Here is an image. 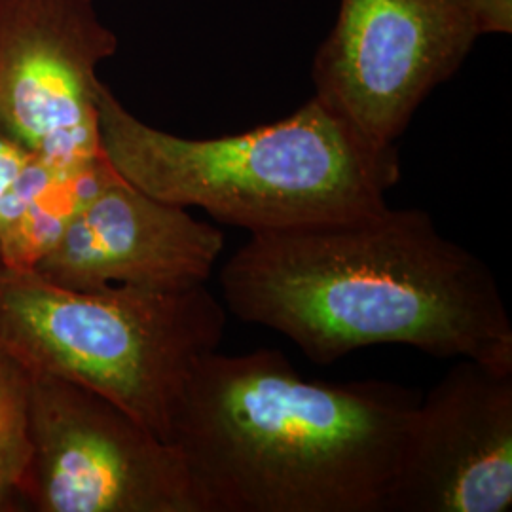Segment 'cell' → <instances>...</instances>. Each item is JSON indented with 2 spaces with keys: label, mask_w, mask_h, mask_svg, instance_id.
Wrapping results in <instances>:
<instances>
[{
  "label": "cell",
  "mask_w": 512,
  "mask_h": 512,
  "mask_svg": "<svg viewBox=\"0 0 512 512\" xmlns=\"http://www.w3.org/2000/svg\"><path fill=\"white\" fill-rule=\"evenodd\" d=\"M222 247L213 224L148 196L109 164L35 272L74 291H181L207 283Z\"/></svg>",
  "instance_id": "cell-9"
},
{
  "label": "cell",
  "mask_w": 512,
  "mask_h": 512,
  "mask_svg": "<svg viewBox=\"0 0 512 512\" xmlns=\"http://www.w3.org/2000/svg\"><path fill=\"white\" fill-rule=\"evenodd\" d=\"M418 395L304 380L277 349L207 353L171 439L205 512H385Z\"/></svg>",
  "instance_id": "cell-2"
},
{
  "label": "cell",
  "mask_w": 512,
  "mask_h": 512,
  "mask_svg": "<svg viewBox=\"0 0 512 512\" xmlns=\"http://www.w3.org/2000/svg\"><path fill=\"white\" fill-rule=\"evenodd\" d=\"M97 110L101 150L120 177L249 234L365 217L401 179L397 147L366 143L315 95L285 120L215 139L148 126L101 80Z\"/></svg>",
  "instance_id": "cell-3"
},
{
  "label": "cell",
  "mask_w": 512,
  "mask_h": 512,
  "mask_svg": "<svg viewBox=\"0 0 512 512\" xmlns=\"http://www.w3.org/2000/svg\"><path fill=\"white\" fill-rule=\"evenodd\" d=\"M29 370L0 349V512L21 511L19 484L29 459Z\"/></svg>",
  "instance_id": "cell-11"
},
{
  "label": "cell",
  "mask_w": 512,
  "mask_h": 512,
  "mask_svg": "<svg viewBox=\"0 0 512 512\" xmlns=\"http://www.w3.org/2000/svg\"><path fill=\"white\" fill-rule=\"evenodd\" d=\"M226 311L205 287L74 291L35 270H0V349L29 372L84 385L169 442L198 361Z\"/></svg>",
  "instance_id": "cell-4"
},
{
  "label": "cell",
  "mask_w": 512,
  "mask_h": 512,
  "mask_svg": "<svg viewBox=\"0 0 512 512\" xmlns=\"http://www.w3.org/2000/svg\"><path fill=\"white\" fill-rule=\"evenodd\" d=\"M107 169V158L61 169L33 156L0 202V270H35Z\"/></svg>",
  "instance_id": "cell-10"
},
{
  "label": "cell",
  "mask_w": 512,
  "mask_h": 512,
  "mask_svg": "<svg viewBox=\"0 0 512 512\" xmlns=\"http://www.w3.org/2000/svg\"><path fill=\"white\" fill-rule=\"evenodd\" d=\"M238 319L281 332L317 365L408 346L512 372V323L490 266L421 209L251 234L220 270Z\"/></svg>",
  "instance_id": "cell-1"
},
{
  "label": "cell",
  "mask_w": 512,
  "mask_h": 512,
  "mask_svg": "<svg viewBox=\"0 0 512 512\" xmlns=\"http://www.w3.org/2000/svg\"><path fill=\"white\" fill-rule=\"evenodd\" d=\"M480 37L456 0H340L313 63L315 97L366 143L393 148Z\"/></svg>",
  "instance_id": "cell-6"
},
{
  "label": "cell",
  "mask_w": 512,
  "mask_h": 512,
  "mask_svg": "<svg viewBox=\"0 0 512 512\" xmlns=\"http://www.w3.org/2000/svg\"><path fill=\"white\" fill-rule=\"evenodd\" d=\"M512 507V372L463 359L418 401L385 512Z\"/></svg>",
  "instance_id": "cell-8"
},
{
  "label": "cell",
  "mask_w": 512,
  "mask_h": 512,
  "mask_svg": "<svg viewBox=\"0 0 512 512\" xmlns=\"http://www.w3.org/2000/svg\"><path fill=\"white\" fill-rule=\"evenodd\" d=\"M97 0H0V133L61 169L105 158L97 67L118 38Z\"/></svg>",
  "instance_id": "cell-7"
},
{
  "label": "cell",
  "mask_w": 512,
  "mask_h": 512,
  "mask_svg": "<svg viewBox=\"0 0 512 512\" xmlns=\"http://www.w3.org/2000/svg\"><path fill=\"white\" fill-rule=\"evenodd\" d=\"M33 154L10 141L0 133V202L10 186L18 181L23 169L31 162Z\"/></svg>",
  "instance_id": "cell-13"
},
{
  "label": "cell",
  "mask_w": 512,
  "mask_h": 512,
  "mask_svg": "<svg viewBox=\"0 0 512 512\" xmlns=\"http://www.w3.org/2000/svg\"><path fill=\"white\" fill-rule=\"evenodd\" d=\"M29 459L19 501L37 512H205L181 450L84 385L29 372Z\"/></svg>",
  "instance_id": "cell-5"
},
{
  "label": "cell",
  "mask_w": 512,
  "mask_h": 512,
  "mask_svg": "<svg viewBox=\"0 0 512 512\" xmlns=\"http://www.w3.org/2000/svg\"><path fill=\"white\" fill-rule=\"evenodd\" d=\"M473 18L480 35L512 31V0H456Z\"/></svg>",
  "instance_id": "cell-12"
}]
</instances>
